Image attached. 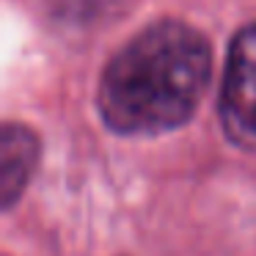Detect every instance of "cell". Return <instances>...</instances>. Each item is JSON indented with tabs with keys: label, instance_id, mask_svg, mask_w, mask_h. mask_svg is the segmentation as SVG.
I'll use <instances>...</instances> for the list:
<instances>
[{
	"label": "cell",
	"instance_id": "6da1fadb",
	"mask_svg": "<svg viewBox=\"0 0 256 256\" xmlns=\"http://www.w3.org/2000/svg\"><path fill=\"white\" fill-rule=\"evenodd\" d=\"M212 74L210 42L196 28L162 20L130 39L100 80L102 122L122 135L176 130L196 113Z\"/></svg>",
	"mask_w": 256,
	"mask_h": 256
},
{
	"label": "cell",
	"instance_id": "3957f363",
	"mask_svg": "<svg viewBox=\"0 0 256 256\" xmlns=\"http://www.w3.org/2000/svg\"><path fill=\"white\" fill-rule=\"evenodd\" d=\"M39 160V138L22 124H6L0 135V204L3 210L28 188V179Z\"/></svg>",
	"mask_w": 256,
	"mask_h": 256
},
{
	"label": "cell",
	"instance_id": "7a4b0ae2",
	"mask_svg": "<svg viewBox=\"0 0 256 256\" xmlns=\"http://www.w3.org/2000/svg\"><path fill=\"white\" fill-rule=\"evenodd\" d=\"M220 110L228 132L256 144V25L245 28L232 42L223 72Z\"/></svg>",
	"mask_w": 256,
	"mask_h": 256
}]
</instances>
